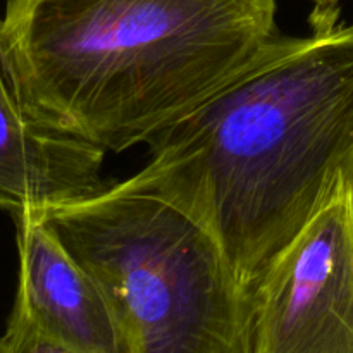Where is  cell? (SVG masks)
Instances as JSON below:
<instances>
[{
    "label": "cell",
    "mask_w": 353,
    "mask_h": 353,
    "mask_svg": "<svg viewBox=\"0 0 353 353\" xmlns=\"http://www.w3.org/2000/svg\"><path fill=\"white\" fill-rule=\"evenodd\" d=\"M131 176L199 221L250 288L353 174V23L278 37L145 143Z\"/></svg>",
    "instance_id": "obj_1"
},
{
    "label": "cell",
    "mask_w": 353,
    "mask_h": 353,
    "mask_svg": "<svg viewBox=\"0 0 353 353\" xmlns=\"http://www.w3.org/2000/svg\"><path fill=\"white\" fill-rule=\"evenodd\" d=\"M276 0H6L0 57L30 119L147 143L279 37Z\"/></svg>",
    "instance_id": "obj_2"
},
{
    "label": "cell",
    "mask_w": 353,
    "mask_h": 353,
    "mask_svg": "<svg viewBox=\"0 0 353 353\" xmlns=\"http://www.w3.org/2000/svg\"><path fill=\"white\" fill-rule=\"evenodd\" d=\"M41 214L102 286L130 353H250L247 290L179 207L128 178Z\"/></svg>",
    "instance_id": "obj_3"
},
{
    "label": "cell",
    "mask_w": 353,
    "mask_h": 353,
    "mask_svg": "<svg viewBox=\"0 0 353 353\" xmlns=\"http://www.w3.org/2000/svg\"><path fill=\"white\" fill-rule=\"evenodd\" d=\"M250 353H353V207L345 181L247 290Z\"/></svg>",
    "instance_id": "obj_4"
},
{
    "label": "cell",
    "mask_w": 353,
    "mask_h": 353,
    "mask_svg": "<svg viewBox=\"0 0 353 353\" xmlns=\"http://www.w3.org/2000/svg\"><path fill=\"white\" fill-rule=\"evenodd\" d=\"M19 274L0 338L43 341L69 353H130L123 324L97 279L72 257L41 212L14 217Z\"/></svg>",
    "instance_id": "obj_5"
},
{
    "label": "cell",
    "mask_w": 353,
    "mask_h": 353,
    "mask_svg": "<svg viewBox=\"0 0 353 353\" xmlns=\"http://www.w3.org/2000/svg\"><path fill=\"white\" fill-rule=\"evenodd\" d=\"M105 154L30 119L0 57V209L14 217L47 212L102 192L107 188L102 181Z\"/></svg>",
    "instance_id": "obj_6"
},
{
    "label": "cell",
    "mask_w": 353,
    "mask_h": 353,
    "mask_svg": "<svg viewBox=\"0 0 353 353\" xmlns=\"http://www.w3.org/2000/svg\"><path fill=\"white\" fill-rule=\"evenodd\" d=\"M309 23L312 26V33L330 31L340 24L343 0H309Z\"/></svg>",
    "instance_id": "obj_7"
},
{
    "label": "cell",
    "mask_w": 353,
    "mask_h": 353,
    "mask_svg": "<svg viewBox=\"0 0 353 353\" xmlns=\"http://www.w3.org/2000/svg\"><path fill=\"white\" fill-rule=\"evenodd\" d=\"M350 192H352V207H353V174H352V179H350Z\"/></svg>",
    "instance_id": "obj_8"
}]
</instances>
